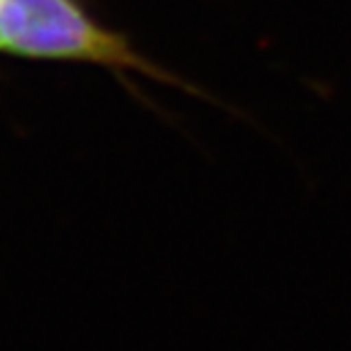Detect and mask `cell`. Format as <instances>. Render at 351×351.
<instances>
[{"instance_id":"6da1fadb","label":"cell","mask_w":351,"mask_h":351,"mask_svg":"<svg viewBox=\"0 0 351 351\" xmlns=\"http://www.w3.org/2000/svg\"><path fill=\"white\" fill-rule=\"evenodd\" d=\"M3 51L34 60H71L135 71L182 85L135 51L121 34L98 25L75 0H0Z\"/></svg>"},{"instance_id":"7a4b0ae2","label":"cell","mask_w":351,"mask_h":351,"mask_svg":"<svg viewBox=\"0 0 351 351\" xmlns=\"http://www.w3.org/2000/svg\"><path fill=\"white\" fill-rule=\"evenodd\" d=\"M0 51H3V37H0Z\"/></svg>"}]
</instances>
